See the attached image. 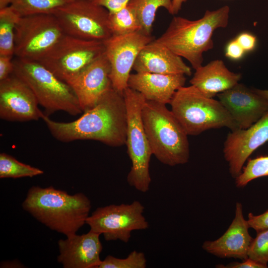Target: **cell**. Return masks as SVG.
I'll return each instance as SVG.
<instances>
[{"label": "cell", "instance_id": "1", "mask_svg": "<svg viewBox=\"0 0 268 268\" xmlns=\"http://www.w3.org/2000/svg\"><path fill=\"white\" fill-rule=\"evenodd\" d=\"M42 119L52 136L64 142L94 140L113 147L126 144L127 109L123 93L113 87L105 92L96 105L69 122L51 120L44 113Z\"/></svg>", "mask_w": 268, "mask_h": 268}, {"label": "cell", "instance_id": "2", "mask_svg": "<svg viewBox=\"0 0 268 268\" xmlns=\"http://www.w3.org/2000/svg\"><path fill=\"white\" fill-rule=\"evenodd\" d=\"M22 207L50 229L67 237L86 224L91 204L81 193L69 195L52 186H34L28 190Z\"/></svg>", "mask_w": 268, "mask_h": 268}, {"label": "cell", "instance_id": "3", "mask_svg": "<svg viewBox=\"0 0 268 268\" xmlns=\"http://www.w3.org/2000/svg\"><path fill=\"white\" fill-rule=\"evenodd\" d=\"M229 7L207 10L200 19L191 20L175 16L166 31L155 40L186 59L195 69L202 66L204 52L213 47L212 35L228 23Z\"/></svg>", "mask_w": 268, "mask_h": 268}, {"label": "cell", "instance_id": "4", "mask_svg": "<svg viewBox=\"0 0 268 268\" xmlns=\"http://www.w3.org/2000/svg\"><path fill=\"white\" fill-rule=\"evenodd\" d=\"M141 116L152 154L170 166L187 163L190 158L188 135L166 104L145 99Z\"/></svg>", "mask_w": 268, "mask_h": 268}, {"label": "cell", "instance_id": "5", "mask_svg": "<svg viewBox=\"0 0 268 268\" xmlns=\"http://www.w3.org/2000/svg\"><path fill=\"white\" fill-rule=\"evenodd\" d=\"M171 111L188 135H196L212 129H238L221 102L208 97L191 85L182 86L173 95Z\"/></svg>", "mask_w": 268, "mask_h": 268}, {"label": "cell", "instance_id": "6", "mask_svg": "<svg viewBox=\"0 0 268 268\" xmlns=\"http://www.w3.org/2000/svg\"><path fill=\"white\" fill-rule=\"evenodd\" d=\"M13 63V73L30 88L46 115L63 111L76 116L82 112L71 87L41 63L14 57Z\"/></svg>", "mask_w": 268, "mask_h": 268}, {"label": "cell", "instance_id": "7", "mask_svg": "<svg viewBox=\"0 0 268 268\" xmlns=\"http://www.w3.org/2000/svg\"><path fill=\"white\" fill-rule=\"evenodd\" d=\"M127 109L126 144L132 162L127 176L130 186L147 192L151 179L149 165L152 152L143 127L141 110L145 98L138 92L128 87L123 92Z\"/></svg>", "mask_w": 268, "mask_h": 268}, {"label": "cell", "instance_id": "8", "mask_svg": "<svg viewBox=\"0 0 268 268\" xmlns=\"http://www.w3.org/2000/svg\"><path fill=\"white\" fill-rule=\"evenodd\" d=\"M65 35L54 14L21 17L15 28L14 57L39 62Z\"/></svg>", "mask_w": 268, "mask_h": 268}, {"label": "cell", "instance_id": "9", "mask_svg": "<svg viewBox=\"0 0 268 268\" xmlns=\"http://www.w3.org/2000/svg\"><path fill=\"white\" fill-rule=\"evenodd\" d=\"M107 9L89 0H73L54 13L65 35L104 42L112 36Z\"/></svg>", "mask_w": 268, "mask_h": 268}, {"label": "cell", "instance_id": "10", "mask_svg": "<svg viewBox=\"0 0 268 268\" xmlns=\"http://www.w3.org/2000/svg\"><path fill=\"white\" fill-rule=\"evenodd\" d=\"M104 53V42L65 35L38 62L67 82Z\"/></svg>", "mask_w": 268, "mask_h": 268}, {"label": "cell", "instance_id": "11", "mask_svg": "<svg viewBox=\"0 0 268 268\" xmlns=\"http://www.w3.org/2000/svg\"><path fill=\"white\" fill-rule=\"evenodd\" d=\"M144 210V206L138 201L99 207L89 215L86 224L90 230L102 234L106 241L119 240L128 243L133 231L148 228Z\"/></svg>", "mask_w": 268, "mask_h": 268}, {"label": "cell", "instance_id": "12", "mask_svg": "<svg viewBox=\"0 0 268 268\" xmlns=\"http://www.w3.org/2000/svg\"><path fill=\"white\" fill-rule=\"evenodd\" d=\"M152 40L151 35L137 32L112 35L104 42L105 53L111 67L110 77L115 90L123 93L128 87L131 71L138 54Z\"/></svg>", "mask_w": 268, "mask_h": 268}, {"label": "cell", "instance_id": "13", "mask_svg": "<svg viewBox=\"0 0 268 268\" xmlns=\"http://www.w3.org/2000/svg\"><path fill=\"white\" fill-rule=\"evenodd\" d=\"M28 85L13 73L0 81V118L14 122L36 121L44 113Z\"/></svg>", "mask_w": 268, "mask_h": 268}, {"label": "cell", "instance_id": "14", "mask_svg": "<svg viewBox=\"0 0 268 268\" xmlns=\"http://www.w3.org/2000/svg\"><path fill=\"white\" fill-rule=\"evenodd\" d=\"M268 141V111L248 128L237 129L227 135L223 154L231 176L236 178L245 162L261 146Z\"/></svg>", "mask_w": 268, "mask_h": 268}, {"label": "cell", "instance_id": "15", "mask_svg": "<svg viewBox=\"0 0 268 268\" xmlns=\"http://www.w3.org/2000/svg\"><path fill=\"white\" fill-rule=\"evenodd\" d=\"M111 67L104 53L67 82L74 91L82 111L94 107L112 85Z\"/></svg>", "mask_w": 268, "mask_h": 268}, {"label": "cell", "instance_id": "16", "mask_svg": "<svg viewBox=\"0 0 268 268\" xmlns=\"http://www.w3.org/2000/svg\"><path fill=\"white\" fill-rule=\"evenodd\" d=\"M238 129L249 128L268 111V101L243 84L217 95Z\"/></svg>", "mask_w": 268, "mask_h": 268}, {"label": "cell", "instance_id": "17", "mask_svg": "<svg viewBox=\"0 0 268 268\" xmlns=\"http://www.w3.org/2000/svg\"><path fill=\"white\" fill-rule=\"evenodd\" d=\"M247 219L243 215V206L237 202L235 217L225 233L214 241H206L202 248L206 252L220 258L245 260L253 238L249 232Z\"/></svg>", "mask_w": 268, "mask_h": 268}, {"label": "cell", "instance_id": "18", "mask_svg": "<svg viewBox=\"0 0 268 268\" xmlns=\"http://www.w3.org/2000/svg\"><path fill=\"white\" fill-rule=\"evenodd\" d=\"M100 234L90 230L59 240L57 261L64 268H98L102 260Z\"/></svg>", "mask_w": 268, "mask_h": 268}, {"label": "cell", "instance_id": "19", "mask_svg": "<svg viewBox=\"0 0 268 268\" xmlns=\"http://www.w3.org/2000/svg\"><path fill=\"white\" fill-rule=\"evenodd\" d=\"M136 72L163 74H192L190 67L166 46L153 40L140 52L133 66Z\"/></svg>", "mask_w": 268, "mask_h": 268}, {"label": "cell", "instance_id": "20", "mask_svg": "<svg viewBox=\"0 0 268 268\" xmlns=\"http://www.w3.org/2000/svg\"><path fill=\"white\" fill-rule=\"evenodd\" d=\"M185 75L135 72L130 74L128 87L140 93L147 100L166 105L176 91L184 86Z\"/></svg>", "mask_w": 268, "mask_h": 268}, {"label": "cell", "instance_id": "21", "mask_svg": "<svg viewBox=\"0 0 268 268\" xmlns=\"http://www.w3.org/2000/svg\"><path fill=\"white\" fill-rule=\"evenodd\" d=\"M241 74L231 71L223 61L215 60L195 69L191 84L205 96L213 98L238 83Z\"/></svg>", "mask_w": 268, "mask_h": 268}, {"label": "cell", "instance_id": "22", "mask_svg": "<svg viewBox=\"0 0 268 268\" xmlns=\"http://www.w3.org/2000/svg\"><path fill=\"white\" fill-rule=\"evenodd\" d=\"M20 17L10 5L0 9V56L14 57L15 28Z\"/></svg>", "mask_w": 268, "mask_h": 268}, {"label": "cell", "instance_id": "23", "mask_svg": "<svg viewBox=\"0 0 268 268\" xmlns=\"http://www.w3.org/2000/svg\"><path fill=\"white\" fill-rule=\"evenodd\" d=\"M108 20L112 35L142 32L140 22L134 8L129 2L118 11L109 12Z\"/></svg>", "mask_w": 268, "mask_h": 268}, {"label": "cell", "instance_id": "24", "mask_svg": "<svg viewBox=\"0 0 268 268\" xmlns=\"http://www.w3.org/2000/svg\"><path fill=\"white\" fill-rule=\"evenodd\" d=\"M142 26V32L150 35L155 16L160 7L165 8L171 14L172 0H131Z\"/></svg>", "mask_w": 268, "mask_h": 268}, {"label": "cell", "instance_id": "25", "mask_svg": "<svg viewBox=\"0 0 268 268\" xmlns=\"http://www.w3.org/2000/svg\"><path fill=\"white\" fill-rule=\"evenodd\" d=\"M73 0H11L10 6L20 17L54 14L60 7Z\"/></svg>", "mask_w": 268, "mask_h": 268}, {"label": "cell", "instance_id": "26", "mask_svg": "<svg viewBox=\"0 0 268 268\" xmlns=\"http://www.w3.org/2000/svg\"><path fill=\"white\" fill-rule=\"evenodd\" d=\"M43 173L42 170L21 162L10 155L0 153V178L33 177Z\"/></svg>", "mask_w": 268, "mask_h": 268}, {"label": "cell", "instance_id": "27", "mask_svg": "<svg viewBox=\"0 0 268 268\" xmlns=\"http://www.w3.org/2000/svg\"><path fill=\"white\" fill-rule=\"evenodd\" d=\"M268 176V155L249 159L240 174L235 179L238 188H244L250 182L258 178Z\"/></svg>", "mask_w": 268, "mask_h": 268}, {"label": "cell", "instance_id": "28", "mask_svg": "<svg viewBox=\"0 0 268 268\" xmlns=\"http://www.w3.org/2000/svg\"><path fill=\"white\" fill-rule=\"evenodd\" d=\"M147 260L143 253L133 251L126 258L108 255L98 268H145Z\"/></svg>", "mask_w": 268, "mask_h": 268}, {"label": "cell", "instance_id": "29", "mask_svg": "<svg viewBox=\"0 0 268 268\" xmlns=\"http://www.w3.org/2000/svg\"><path fill=\"white\" fill-rule=\"evenodd\" d=\"M248 258L265 265L268 263V229L257 232L250 246Z\"/></svg>", "mask_w": 268, "mask_h": 268}, {"label": "cell", "instance_id": "30", "mask_svg": "<svg viewBox=\"0 0 268 268\" xmlns=\"http://www.w3.org/2000/svg\"><path fill=\"white\" fill-rule=\"evenodd\" d=\"M250 228L256 232L268 229V209L259 215H254L250 212L247 219Z\"/></svg>", "mask_w": 268, "mask_h": 268}, {"label": "cell", "instance_id": "31", "mask_svg": "<svg viewBox=\"0 0 268 268\" xmlns=\"http://www.w3.org/2000/svg\"><path fill=\"white\" fill-rule=\"evenodd\" d=\"M245 51L235 39L230 41L225 49V56L232 60L237 61L243 58Z\"/></svg>", "mask_w": 268, "mask_h": 268}, {"label": "cell", "instance_id": "32", "mask_svg": "<svg viewBox=\"0 0 268 268\" xmlns=\"http://www.w3.org/2000/svg\"><path fill=\"white\" fill-rule=\"evenodd\" d=\"M13 56H0V81L3 80L14 72Z\"/></svg>", "mask_w": 268, "mask_h": 268}, {"label": "cell", "instance_id": "33", "mask_svg": "<svg viewBox=\"0 0 268 268\" xmlns=\"http://www.w3.org/2000/svg\"><path fill=\"white\" fill-rule=\"evenodd\" d=\"M235 39L245 52L253 51L257 45L256 37L250 33H241L236 37Z\"/></svg>", "mask_w": 268, "mask_h": 268}, {"label": "cell", "instance_id": "34", "mask_svg": "<svg viewBox=\"0 0 268 268\" xmlns=\"http://www.w3.org/2000/svg\"><path fill=\"white\" fill-rule=\"evenodd\" d=\"M104 7L109 12H114L126 6L131 0H89Z\"/></svg>", "mask_w": 268, "mask_h": 268}, {"label": "cell", "instance_id": "35", "mask_svg": "<svg viewBox=\"0 0 268 268\" xmlns=\"http://www.w3.org/2000/svg\"><path fill=\"white\" fill-rule=\"evenodd\" d=\"M220 268H266L268 266L258 263L249 258L243 260L242 262H233L227 265H218Z\"/></svg>", "mask_w": 268, "mask_h": 268}, {"label": "cell", "instance_id": "36", "mask_svg": "<svg viewBox=\"0 0 268 268\" xmlns=\"http://www.w3.org/2000/svg\"><path fill=\"white\" fill-rule=\"evenodd\" d=\"M187 0H172V9L171 14H177L181 8L183 3Z\"/></svg>", "mask_w": 268, "mask_h": 268}, {"label": "cell", "instance_id": "37", "mask_svg": "<svg viewBox=\"0 0 268 268\" xmlns=\"http://www.w3.org/2000/svg\"><path fill=\"white\" fill-rule=\"evenodd\" d=\"M255 91L268 101V90L254 89Z\"/></svg>", "mask_w": 268, "mask_h": 268}, {"label": "cell", "instance_id": "38", "mask_svg": "<svg viewBox=\"0 0 268 268\" xmlns=\"http://www.w3.org/2000/svg\"><path fill=\"white\" fill-rule=\"evenodd\" d=\"M11 0H0V9L10 5Z\"/></svg>", "mask_w": 268, "mask_h": 268}]
</instances>
